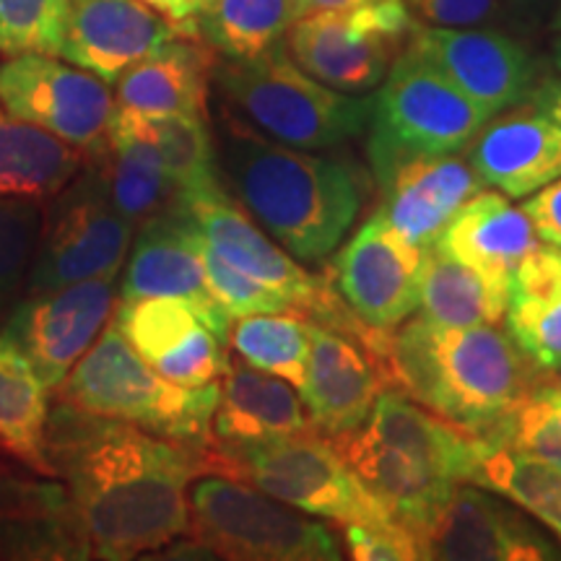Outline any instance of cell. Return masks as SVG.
Returning <instances> with one entry per match:
<instances>
[{"instance_id": "4dcf8cb0", "label": "cell", "mask_w": 561, "mask_h": 561, "mask_svg": "<svg viewBox=\"0 0 561 561\" xmlns=\"http://www.w3.org/2000/svg\"><path fill=\"white\" fill-rule=\"evenodd\" d=\"M50 388L16 343L0 333V450L30 471L55 479L47 455Z\"/></svg>"}, {"instance_id": "1f68e13d", "label": "cell", "mask_w": 561, "mask_h": 561, "mask_svg": "<svg viewBox=\"0 0 561 561\" xmlns=\"http://www.w3.org/2000/svg\"><path fill=\"white\" fill-rule=\"evenodd\" d=\"M510 289L512 284L455 261L432 244L424 255L419 310L439 325H496L507 314Z\"/></svg>"}, {"instance_id": "8992f818", "label": "cell", "mask_w": 561, "mask_h": 561, "mask_svg": "<svg viewBox=\"0 0 561 561\" xmlns=\"http://www.w3.org/2000/svg\"><path fill=\"white\" fill-rule=\"evenodd\" d=\"M206 458L208 473L248 481L265 494L341 528L396 520L346 466L331 437L314 430L250 445L210 442Z\"/></svg>"}, {"instance_id": "f35d334b", "label": "cell", "mask_w": 561, "mask_h": 561, "mask_svg": "<svg viewBox=\"0 0 561 561\" xmlns=\"http://www.w3.org/2000/svg\"><path fill=\"white\" fill-rule=\"evenodd\" d=\"M195 244H198V255L203 263V273H206V286L219 301V307L227 312V318L234 322L237 318H248V314H263V312H291L297 307L284 294L265 286L263 280L248 276L240 268L224 261V257L210 248L201 229L195 227Z\"/></svg>"}, {"instance_id": "6da1fadb", "label": "cell", "mask_w": 561, "mask_h": 561, "mask_svg": "<svg viewBox=\"0 0 561 561\" xmlns=\"http://www.w3.org/2000/svg\"><path fill=\"white\" fill-rule=\"evenodd\" d=\"M47 455L66 479L89 559H136L191 530V483L208 473L206 447L58 403Z\"/></svg>"}, {"instance_id": "ab89813d", "label": "cell", "mask_w": 561, "mask_h": 561, "mask_svg": "<svg viewBox=\"0 0 561 561\" xmlns=\"http://www.w3.org/2000/svg\"><path fill=\"white\" fill-rule=\"evenodd\" d=\"M491 437L507 439L515 447H520V450L538 455V458H543L561 471V411H557L546 401L530 398Z\"/></svg>"}, {"instance_id": "603a6c76", "label": "cell", "mask_w": 561, "mask_h": 561, "mask_svg": "<svg viewBox=\"0 0 561 561\" xmlns=\"http://www.w3.org/2000/svg\"><path fill=\"white\" fill-rule=\"evenodd\" d=\"M210 430L219 445H250L294 437L314 426L294 385L248 362L229 359L219 380V403Z\"/></svg>"}, {"instance_id": "ac0fdd59", "label": "cell", "mask_w": 561, "mask_h": 561, "mask_svg": "<svg viewBox=\"0 0 561 561\" xmlns=\"http://www.w3.org/2000/svg\"><path fill=\"white\" fill-rule=\"evenodd\" d=\"M112 322L161 377L185 388L219 382L229 364L219 335L182 299L121 301Z\"/></svg>"}, {"instance_id": "ffe728a7", "label": "cell", "mask_w": 561, "mask_h": 561, "mask_svg": "<svg viewBox=\"0 0 561 561\" xmlns=\"http://www.w3.org/2000/svg\"><path fill=\"white\" fill-rule=\"evenodd\" d=\"M466 151L483 185L507 198H528L561 178V125L533 102L491 117Z\"/></svg>"}, {"instance_id": "4fadbf2b", "label": "cell", "mask_w": 561, "mask_h": 561, "mask_svg": "<svg viewBox=\"0 0 561 561\" xmlns=\"http://www.w3.org/2000/svg\"><path fill=\"white\" fill-rule=\"evenodd\" d=\"M424 255L377 208L335 255L331 280L364 325L396 331L419 310Z\"/></svg>"}, {"instance_id": "ba28073f", "label": "cell", "mask_w": 561, "mask_h": 561, "mask_svg": "<svg viewBox=\"0 0 561 561\" xmlns=\"http://www.w3.org/2000/svg\"><path fill=\"white\" fill-rule=\"evenodd\" d=\"M491 121L411 47L392 60L371 96L367 153L375 180L413 157L460 153Z\"/></svg>"}, {"instance_id": "30bf717a", "label": "cell", "mask_w": 561, "mask_h": 561, "mask_svg": "<svg viewBox=\"0 0 561 561\" xmlns=\"http://www.w3.org/2000/svg\"><path fill=\"white\" fill-rule=\"evenodd\" d=\"M416 21L405 0L348 11H312L286 34V47L312 79L343 94H367L388 76Z\"/></svg>"}, {"instance_id": "5b68a950", "label": "cell", "mask_w": 561, "mask_h": 561, "mask_svg": "<svg viewBox=\"0 0 561 561\" xmlns=\"http://www.w3.org/2000/svg\"><path fill=\"white\" fill-rule=\"evenodd\" d=\"M60 403L117 421L191 447L214 442L219 382L185 388L151 367L115 322L104 328L58 390Z\"/></svg>"}, {"instance_id": "f6af8a7d", "label": "cell", "mask_w": 561, "mask_h": 561, "mask_svg": "<svg viewBox=\"0 0 561 561\" xmlns=\"http://www.w3.org/2000/svg\"><path fill=\"white\" fill-rule=\"evenodd\" d=\"M530 102L561 125V79H546L533 91Z\"/></svg>"}, {"instance_id": "7bdbcfd3", "label": "cell", "mask_w": 561, "mask_h": 561, "mask_svg": "<svg viewBox=\"0 0 561 561\" xmlns=\"http://www.w3.org/2000/svg\"><path fill=\"white\" fill-rule=\"evenodd\" d=\"M520 208L530 219L536 234L541 237V242L561 248V178L528 195Z\"/></svg>"}, {"instance_id": "277c9868", "label": "cell", "mask_w": 561, "mask_h": 561, "mask_svg": "<svg viewBox=\"0 0 561 561\" xmlns=\"http://www.w3.org/2000/svg\"><path fill=\"white\" fill-rule=\"evenodd\" d=\"M214 81L237 121L291 149H335L369 128L371 96L343 94L312 79L286 42L257 58L216 62Z\"/></svg>"}, {"instance_id": "2e32d148", "label": "cell", "mask_w": 561, "mask_h": 561, "mask_svg": "<svg viewBox=\"0 0 561 561\" xmlns=\"http://www.w3.org/2000/svg\"><path fill=\"white\" fill-rule=\"evenodd\" d=\"M149 297L187 301L210 331L227 341L231 320L206 286L195 224L178 208L144 221L133 237L121 280V301Z\"/></svg>"}, {"instance_id": "7dc6e473", "label": "cell", "mask_w": 561, "mask_h": 561, "mask_svg": "<svg viewBox=\"0 0 561 561\" xmlns=\"http://www.w3.org/2000/svg\"><path fill=\"white\" fill-rule=\"evenodd\" d=\"M533 398H538V401H546L553 409L561 411V377L559 375H551L549 377H541V382H538L536 392H533Z\"/></svg>"}, {"instance_id": "681fc988", "label": "cell", "mask_w": 561, "mask_h": 561, "mask_svg": "<svg viewBox=\"0 0 561 561\" xmlns=\"http://www.w3.org/2000/svg\"><path fill=\"white\" fill-rule=\"evenodd\" d=\"M551 32H557V34H561V0H557V5H553V11H551Z\"/></svg>"}, {"instance_id": "d4e9b609", "label": "cell", "mask_w": 561, "mask_h": 561, "mask_svg": "<svg viewBox=\"0 0 561 561\" xmlns=\"http://www.w3.org/2000/svg\"><path fill=\"white\" fill-rule=\"evenodd\" d=\"M434 244L455 261L512 284L525 257L541 244V237L507 195L481 191L453 216Z\"/></svg>"}, {"instance_id": "7a4b0ae2", "label": "cell", "mask_w": 561, "mask_h": 561, "mask_svg": "<svg viewBox=\"0 0 561 561\" xmlns=\"http://www.w3.org/2000/svg\"><path fill=\"white\" fill-rule=\"evenodd\" d=\"M388 377L434 416L491 437L530 401L543 369L502 328L439 325L419 314L390 335Z\"/></svg>"}, {"instance_id": "9c48e42d", "label": "cell", "mask_w": 561, "mask_h": 561, "mask_svg": "<svg viewBox=\"0 0 561 561\" xmlns=\"http://www.w3.org/2000/svg\"><path fill=\"white\" fill-rule=\"evenodd\" d=\"M136 224L110 198L94 161L42 208V229L26 291H47L89 278H121Z\"/></svg>"}, {"instance_id": "7c38bea8", "label": "cell", "mask_w": 561, "mask_h": 561, "mask_svg": "<svg viewBox=\"0 0 561 561\" xmlns=\"http://www.w3.org/2000/svg\"><path fill=\"white\" fill-rule=\"evenodd\" d=\"M117 305V278H89L60 289L26 291L5 314L0 333L24 351L55 392L115 318Z\"/></svg>"}, {"instance_id": "b9f144b4", "label": "cell", "mask_w": 561, "mask_h": 561, "mask_svg": "<svg viewBox=\"0 0 561 561\" xmlns=\"http://www.w3.org/2000/svg\"><path fill=\"white\" fill-rule=\"evenodd\" d=\"M419 19L445 30H473L504 19V0H409Z\"/></svg>"}, {"instance_id": "7402d4cb", "label": "cell", "mask_w": 561, "mask_h": 561, "mask_svg": "<svg viewBox=\"0 0 561 561\" xmlns=\"http://www.w3.org/2000/svg\"><path fill=\"white\" fill-rule=\"evenodd\" d=\"M0 559H89L66 483L0 462Z\"/></svg>"}, {"instance_id": "f907efd6", "label": "cell", "mask_w": 561, "mask_h": 561, "mask_svg": "<svg viewBox=\"0 0 561 561\" xmlns=\"http://www.w3.org/2000/svg\"><path fill=\"white\" fill-rule=\"evenodd\" d=\"M551 58H553V66H557L559 70H561V37L553 42V47H551Z\"/></svg>"}, {"instance_id": "8fae6325", "label": "cell", "mask_w": 561, "mask_h": 561, "mask_svg": "<svg viewBox=\"0 0 561 561\" xmlns=\"http://www.w3.org/2000/svg\"><path fill=\"white\" fill-rule=\"evenodd\" d=\"M0 104L19 121L53 133L87 153L107 149L115 91L58 55H16L0 66Z\"/></svg>"}, {"instance_id": "9a60e30c", "label": "cell", "mask_w": 561, "mask_h": 561, "mask_svg": "<svg viewBox=\"0 0 561 561\" xmlns=\"http://www.w3.org/2000/svg\"><path fill=\"white\" fill-rule=\"evenodd\" d=\"M405 47L437 68L491 117L530 102L533 91L541 83V66L528 47L486 26L445 30L416 24Z\"/></svg>"}, {"instance_id": "e575fe53", "label": "cell", "mask_w": 561, "mask_h": 561, "mask_svg": "<svg viewBox=\"0 0 561 561\" xmlns=\"http://www.w3.org/2000/svg\"><path fill=\"white\" fill-rule=\"evenodd\" d=\"M140 128L146 130L164 161V170L174 185V206H185L198 195L219 191V153L214 149L206 117L201 115H140Z\"/></svg>"}, {"instance_id": "74e56055", "label": "cell", "mask_w": 561, "mask_h": 561, "mask_svg": "<svg viewBox=\"0 0 561 561\" xmlns=\"http://www.w3.org/2000/svg\"><path fill=\"white\" fill-rule=\"evenodd\" d=\"M68 0H0V53L58 55Z\"/></svg>"}, {"instance_id": "4316f807", "label": "cell", "mask_w": 561, "mask_h": 561, "mask_svg": "<svg viewBox=\"0 0 561 561\" xmlns=\"http://www.w3.org/2000/svg\"><path fill=\"white\" fill-rule=\"evenodd\" d=\"M210 70L208 45H198L195 37H174L115 81V104L151 117H206Z\"/></svg>"}, {"instance_id": "484cf974", "label": "cell", "mask_w": 561, "mask_h": 561, "mask_svg": "<svg viewBox=\"0 0 561 561\" xmlns=\"http://www.w3.org/2000/svg\"><path fill=\"white\" fill-rule=\"evenodd\" d=\"M331 442L364 486L390 510L398 523L409 525L416 538L455 486L426 471L409 453L375 439L362 426L331 437Z\"/></svg>"}, {"instance_id": "f1b7e54d", "label": "cell", "mask_w": 561, "mask_h": 561, "mask_svg": "<svg viewBox=\"0 0 561 561\" xmlns=\"http://www.w3.org/2000/svg\"><path fill=\"white\" fill-rule=\"evenodd\" d=\"M507 333L538 369L561 364V248L541 242L512 278Z\"/></svg>"}, {"instance_id": "5bb4252c", "label": "cell", "mask_w": 561, "mask_h": 561, "mask_svg": "<svg viewBox=\"0 0 561 561\" xmlns=\"http://www.w3.org/2000/svg\"><path fill=\"white\" fill-rule=\"evenodd\" d=\"M421 559L553 561L561 546L528 515L476 483H455L445 504L419 533Z\"/></svg>"}, {"instance_id": "d6986e66", "label": "cell", "mask_w": 561, "mask_h": 561, "mask_svg": "<svg viewBox=\"0 0 561 561\" xmlns=\"http://www.w3.org/2000/svg\"><path fill=\"white\" fill-rule=\"evenodd\" d=\"M310 335L312 346L299 396L314 432L339 437L367 421L371 405L390 382L359 341L312 320Z\"/></svg>"}, {"instance_id": "83f0119b", "label": "cell", "mask_w": 561, "mask_h": 561, "mask_svg": "<svg viewBox=\"0 0 561 561\" xmlns=\"http://www.w3.org/2000/svg\"><path fill=\"white\" fill-rule=\"evenodd\" d=\"M89 161L100 167L112 203L136 227L174 208L178 193L164 170V161L133 110L115 107L107 149Z\"/></svg>"}, {"instance_id": "8d00e7d4", "label": "cell", "mask_w": 561, "mask_h": 561, "mask_svg": "<svg viewBox=\"0 0 561 561\" xmlns=\"http://www.w3.org/2000/svg\"><path fill=\"white\" fill-rule=\"evenodd\" d=\"M42 229V203L0 198V320L26 289Z\"/></svg>"}, {"instance_id": "cb8c5ba5", "label": "cell", "mask_w": 561, "mask_h": 561, "mask_svg": "<svg viewBox=\"0 0 561 561\" xmlns=\"http://www.w3.org/2000/svg\"><path fill=\"white\" fill-rule=\"evenodd\" d=\"M362 430L385 445L409 453L437 479L450 483L479 481L481 439L434 416L403 390H382Z\"/></svg>"}, {"instance_id": "d6a6232c", "label": "cell", "mask_w": 561, "mask_h": 561, "mask_svg": "<svg viewBox=\"0 0 561 561\" xmlns=\"http://www.w3.org/2000/svg\"><path fill=\"white\" fill-rule=\"evenodd\" d=\"M307 13L305 0H206L195 34L227 60H250L284 45Z\"/></svg>"}, {"instance_id": "c3c4849f", "label": "cell", "mask_w": 561, "mask_h": 561, "mask_svg": "<svg viewBox=\"0 0 561 561\" xmlns=\"http://www.w3.org/2000/svg\"><path fill=\"white\" fill-rule=\"evenodd\" d=\"M307 9L312 11H348V9H359V5H369L375 0H305Z\"/></svg>"}, {"instance_id": "f546056e", "label": "cell", "mask_w": 561, "mask_h": 561, "mask_svg": "<svg viewBox=\"0 0 561 561\" xmlns=\"http://www.w3.org/2000/svg\"><path fill=\"white\" fill-rule=\"evenodd\" d=\"M87 164V153L0 104V198L45 203Z\"/></svg>"}, {"instance_id": "3957f363", "label": "cell", "mask_w": 561, "mask_h": 561, "mask_svg": "<svg viewBox=\"0 0 561 561\" xmlns=\"http://www.w3.org/2000/svg\"><path fill=\"white\" fill-rule=\"evenodd\" d=\"M216 153L237 203L299 263L333 255L359 216L362 180L346 161L291 149L237 117Z\"/></svg>"}, {"instance_id": "bcb514c9", "label": "cell", "mask_w": 561, "mask_h": 561, "mask_svg": "<svg viewBox=\"0 0 561 561\" xmlns=\"http://www.w3.org/2000/svg\"><path fill=\"white\" fill-rule=\"evenodd\" d=\"M504 5L520 21H538L557 0H504Z\"/></svg>"}, {"instance_id": "60d3db41", "label": "cell", "mask_w": 561, "mask_h": 561, "mask_svg": "<svg viewBox=\"0 0 561 561\" xmlns=\"http://www.w3.org/2000/svg\"><path fill=\"white\" fill-rule=\"evenodd\" d=\"M343 541L356 561H419V538L398 520L343 525Z\"/></svg>"}, {"instance_id": "816d5d0a", "label": "cell", "mask_w": 561, "mask_h": 561, "mask_svg": "<svg viewBox=\"0 0 561 561\" xmlns=\"http://www.w3.org/2000/svg\"><path fill=\"white\" fill-rule=\"evenodd\" d=\"M553 375H559V377H561V364H559V369H557V371H553Z\"/></svg>"}, {"instance_id": "ee69618b", "label": "cell", "mask_w": 561, "mask_h": 561, "mask_svg": "<svg viewBox=\"0 0 561 561\" xmlns=\"http://www.w3.org/2000/svg\"><path fill=\"white\" fill-rule=\"evenodd\" d=\"M144 3H149L153 11L170 19L172 24H178L185 37L198 39V34H195V19H198L206 0H144Z\"/></svg>"}, {"instance_id": "836d02e7", "label": "cell", "mask_w": 561, "mask_h": 561, "mask_svg": "<svg viewBox=\"0 0 561 561\" xmlns=\"http://www.w3.org/2000/svg\"><path fill=\"white\" fill-rule=\"evenodd\" d=\"M481 439L479 481L507 496L538 523L553 530L561 541V471L538 455H530L500 437Z\"/></svg>"}, {"instance_id": "52a82bcc", "label": "cell", "mask_w": 561, "mask_h": 561, "mask_svg": "<svg viewBox=\"0 0 561 561\" xmlns=\"http://www.w3.org/2000/svg\"><path fill=\"white\" fill-rule=\"evenodd\" d=\"M193 543L237 561H339V536L307 512L224 473L191 483Z\"/></svg>"}, {"instance_id": "e0dca14e", "label": "cell", "mask_w": 561, "mask_h": 561, "mask_svg": "<svg viewBox=\"0 0 561 561\" xmlns=\"http://www.w3.org/2000/svg\"><path fill=\"white\" fill-rule=\"evenodd\" d=\"M174 37L185 34L144 0H68L60 58L115 83Z\"/></svg>"}, {"instance_id": "44dd1931", "label": "cell", "mask_w": 561, "mask_h": 561, "mask_svg": "<svg viewBox=\"0 0 561 561\" xmlns=\"http://www.w3.org/2000/svg\"><path fill=\"white\" fill-rule=\"evenodd\" d=\"M377 185L382 187L385 219L419 248H432L453 216L486 191L471 161L458 153L405 159L385 172Z\"/></svg>"}, {"instance_id": "d590c367", "label": "cell", "mask_w": 561, "mask_h": 561, "mask_svg": "<svg viewBox=\"0 0 561 561\" xmlns=\"http://www.w3.org/2000/svg\"><path fill=\"white\" fill-rule=\"evenodd\" d=\"M227 341L242 362L301 390L312 346L310 318L305 312H263L237 318L234 325H229Z\"/></svg>"}]
</instances>
